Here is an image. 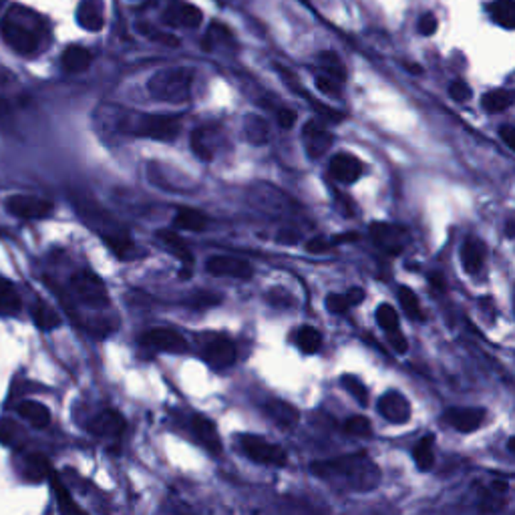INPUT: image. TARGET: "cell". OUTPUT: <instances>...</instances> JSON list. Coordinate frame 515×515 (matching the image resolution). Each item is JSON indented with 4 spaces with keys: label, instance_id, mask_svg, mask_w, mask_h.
<instances>
[{
    "label": "cell",
    "instance_id": "6da1fadb",
    "mask_svg": "<svg viewBox=\"0 0 515 515\" xmlns=\"http://www.w3.org/2000/svg\"><path fill=\"white\" fill-rule=\"evenodd\" d=\"M312 473L320 477H354L359 483L375 485L378 471L364 455H346L332 461L312 463Z\"/></svg>",
    "mask_w": 515,
    "mask_h": 515
},
{
    "label": "cell",
    "instance_id": "7a4b0ae2",
    "mask_svg": "<svg viewBox=\"0 0 515 515\" xmlns=\"http://www.w3.org/2000/svg\"><path fill=\"white\" fill-rule=\"evenodd\" d=\"M189 70H164L149 83V91L157 99L165 101H181L188 97L189 91Z\"/></svg>",
    "mask_w": 515,
    "mask_h": 515
},
{
    "label": "cell",
    "instance_id": "3957f363",
    "mask_svg": "<svg viewBox=\"0 0 515 515\" xmlns=\"http://www.w3.org/2000/svg\"><path fill=\"white\" fill-rule=\"evenodd\" d=\"M73 292L81 298L85 304L93 308H103L109 304V292H107L105 282L101 280L93 272H77L70 280Z\"/></svg>",
    "mask_w": 515,
    "mask_h": 515
},
{
    "label": "cell",
    "instance_id": "277c9868",
    "mask_svg": "<svg viewBox=\"0 0 515 515\" xmlns=\"http://www.w3.org/2000/svg\"><path fill=\"white\" fill-rule=\"evenodd\" d=\"M242 449L256 463H266V465L282 467L288 461L286 451L282 447L274 445V443H270V441L258 437V435H244L242 437Z\"/></svg>",
    "mask_w": 515,
    "mask_h": 515
},
{
    "label": "cell",
    "instance_id": "5b68a950",
    "mask_svg": "<svg viewBox=\"0 0 515 515\" xmlns=\"http://www.w3.org/2000/svg\"><path fill=\"white\" fill-rule=\"evenodd\" d=\"M181 129L176 115H143L137 123L135 133L157 141H174Z\"/></svg>",
    "mask_w": 515,
    "mask_h": 515
},
{
    "label": "cell",
    "instance_id": "8992f818",
    "mask_svg": "<svg viewBox=\"0 0 515 515\" xmlns=\"http://www.w3.org/2000/svg\"><path fill=\"white\" fill-rule=\"evenodd\" d=\"M6 210L23 220H43L53 213L55 206L48 199L35 196H12L6 199Z\"/></svg>",
    "mask_w": 515,
    "mask_h": 515
},
{
    "label": "cell",
    "instance_id": "52a82bcc",
    "mask_svg": "<svg viewBox=\"0 0 515 515\" xmlns=\"http://www.w3.org/2000/svg\"><path fill=\"white\" fill-rule=\"evenodd\" d=\"M0 33L4 36L6 45L14 48L16 53H21V55H31V53H35L36 48H38V36L31 28H26L24 24L4 21V23L0 24Z\"/></svg>",
    "mask_w": 515,
    "mask_h": 515
},
{
    "label": "cell",
    "instance_id": "ba28073f",
    "mask_svg": "<svg viewBox=\"0 0 515 515\" xmlns=\"http://www.w3.org/2000/svg\"><path fill=\"white\" fill-rule=\"evenodd\" d=\"M206 270L210 272L211 276L238 278V280H248L254 274V270L248 262L234 256H211L206 262Z\"/></svg>",
    "mask_w": 515,
    "mask_h": 515
},
{
    "label": "cell",
    "instance_id": "9c48e42d",
    "mask_svg": "<svg viewBox=\"0 0 515 515\" xmlns=\"http://www.w3.org/2000/svg\"><path fill=\"white\" fill-rule=\"evenodd\" d=\"M141 344L155 349V351L164 352H186L188 351V342L186 339L171 330V328H153L147 330L143 336H141Z\"/></svg>",
    "mask_w": 515,
    "mask_h": 515
},
{
    "label": "cell",
    "instance_id": "30bf717a",
    "mask_svg": "<svg viewBox=\"0 0 515 515\" xmlns=\"http://www.w3.org/2000/svg\"><path fill=\"white\" fill-rule=\"evenodd\" d=\"M371 235H373L376 246L383 248L388 254H398L405 246L407 230L400 228V225H391V223H373Z\"/></svg>",
    "mask_w": 515,
    "mask_h": 515
},
{
    "label": "cell",
    "instance_id": "8fae6325",
    "mask_svg": "<svg viewBox=\"0 0 515 515\" xmlns=\"http://www.w3.org/2000/svg\"><path fill=\"white\" fill-rule=\"evenodd\" d=\"M378 413L391 423H407L410 419V405L397 391H391L378 400Z\"/></svg>",
    "mask_w": 515,
    "mask_h": 515
},
{
    "label": "cell",
    "instance_id": "7c38bea8",
    "mask_svg": "<svg viewBox=\"0 0 515 515\" xmlns=\"http://www.w3.org/2000/svg\"><path fill=\"white\" fill-rule=\"evenodd\" d=\"M330 174L340 184H354L363 176V164L351 153H339L330 159Z\"/></svg>",
    "mask_w": 515,
    "mask_h": 515
},
{
    "label": "cell",
    "instance_id": "4fadbf2b",
    "mask_svg": "<svg viewBox=\"0 0 515 515\" xmlns=\"http://www.w3.org/2000/svg\"><path fill=\"white\" fill-rule=\"evenodd\" d=\"M203 359L216 371H223L235 363V346L228 339H216L203 351Z\"/></svg>",
    "mask_w": 515,
    "mask_h": 515
},
{
    "label": "cell",
    "instance_id": "5bb4252c",
    "mask_svg": "<svg viewBox=\"0 0 515 515\" xmlns=\"http://www.w3.org/2000/svg\"><path fill=\"white\" fill-rule=\"evenodd\" d=\"M304 145L310 157H320L330 149L332 135L322 125H318L317 121H310L304 127Z\"/></svg>",
    "mask_w": 515,
    "mask_h": 515
},
{
    "label": "cell",
    "instance_id": "9a60e30c",
    "mask_svg": "<svg viewBox=\"0 0 515 515\" xmlns=\"http://www.w3.org/2000/svg\"><path fill=\"white\" fill-rule=\"evenodd\" d=\"M447 421L455 427L461 433H471L477 431L483 421H485V410L483 409H451L447 413Z\"/></svg>",
    "mask_w": 515,
    "mask_h": 515
},
{
    "label": "cell",
    "instance_id": "2e32d148",
    "mask_svg": "<svg viewBox=\"0 0 515 515\" xmlns=\"http://www.w3.org/2000/svg\"><path fill=\"white\" fill-rule=\"evenodd\" d=\"M77 21L87 31H93V33L101 31L103 24H105L101 2L99 0H83L79 11H77Z\"/></svg>",
    "mask_w": 515,
    "mask_h": 515
},
{
    "label": "cell",
    "instance_id": "e0dca14e",
    "mask_svg": "<svg viewBox=\"0 0 515 515\" xmlns=\"http://www.w3.org/2000/svg\"><path fill=\"white\" fill-rule=\"evenodd\" d=\"M91 429L97 435H101V437H117V435L123 433L125 421H123V417L119 415L117 410H103L101 415L95 417Z\"/></svg>",
    "mask_w": 515,
    "mask_h": 515
},
{
    "label": "cell",
    "instance_id": "ac0fdd59",
    "mask_svg": "<svg viewBox=\"0 0 515 515\" xmlns=\"http://www.w3.org/2000/svg\"><path fill=\"white\" fill-rule=\"evenodd\" d=\"M193 433L198 435L199 441L208 447L211 453L220 455L222 443H220V437H218V429H216V425L208 417H203V415L193 417Z\"/></svg>",
    "mask_w": 515,
    "mask_h": 515
},
{
    "label": "cell",
    "instance_id": "d6986e66",
    "mask_svg": "<svg viewBox=\"0 0 515 515\" xmlns=\"http://www.w3.org/2000/svg\"><path fill=\"white\" fill-rule=\"evenodd\" d=\"M91 63H93V55L85 47H79V45L65 48L63 59H60V65H63V69L67 70V73H83V70L91 67Z\"/></svg>",
    "mask_w": 515,
    "mask_h": 515
},
{
    "label": "cell",
    "instance_id": "ffe728a7",
    "mask_svg": "<svg viewBox=\"0 0 515 515\" xmlns=\"http://www.w3.org/2000/svg\"><path fill=\"white\" fill-rule=\"evenodd\" d=\"M483 258H485V246L481 244L479 240H467L463 244L461 250V262H463V268L469 274H477L483 266Z\"/></svg>",
    "mask_w": 515,
    "mask_h": 515
},
{
    "label": "cell",
    "instance_id": "44dd1931",
    "mask_svg": "<svg viewBox=\"0 0 515 515\" xmlns=\"http://www.w3.org/2000/svg\"><path fill=\"white\" fill-rule=\"evenodd\" d=\"M159 240L164 242L167 250L174 254V256L184 264V266H188L191 268V264H193V256H191V252H189V248L186 246V242L176 234V232H169V230H159Z\"/></svg>",
    "mask_w": 515,
    "mask_h": 515
},
{
    "label": "cell",
    "instance_id": "7402d4cb",
    "mask_svg": "<svg viewBox=\"0 0 515 515\" xmlns=\"http://www.w3.org/2000/svg\"><path fill=\"white\" fill-rule=\"evenodd\" d=\"M266 413L284 429L294 427L298 423V410L294 409L290 403H286V400H270L268 405H266Z\"/></svg>",
    "mask_w": 515,
    "mask_h": 515
},
{
    "label": "cell",
    "instance_id": "603a6c76",
    "mask_svg": "<svg viewBox=\"0 0 515 515\" xmlns=\"http://www.w3.org/2000/svg\"><path fill=\"white\" fill-rule=\"evenodd\" d=\"M176 225L186 232H201L208 225V218L203 211L193 210V208H181L176 213Z\"/></svg>",
    "mask_w": 515,
    "mask_h": 515
},
{
    "label": "cell",
    "instance_id": "cb8c5ba5",
    "mask_svg": "<svg viewBox=\"0 0 515 515\" xmlns=\"http://www.w3.org/2000/svg\"><path fill=\"white\" fill-rule=\"evenodd\" d=\"M18 413H21L31 425H35L38 429L47 427L48 423H51V410H48L43 403H36V400H23V403L18 405Z\"/></svg>",
    "mask_w": 515,
    "mask_h": 515
},
{
    "label": "cell",
    "instance_id": "d4e9b609",
    "mask_svg": "<svg viewBox=\"0 0 515 515\" xmlns=\"http://www.w3.org/2000/svg\"><path fill=\"white\" fill-rule=\"evenodd\" d=\"M489 14L497 24L515 28V0H495L489 4Z\"/></svg>",
    "mask_w": 515,
    "mask_h": 515
},
{
    "label": "cell",
    "instance_id": "484cf974",
    "mask_svg": "<svg viewBox=\"0 0 515 515\" xmlns=\"http://www.w3.org/2000/svg\"><path fill=\"white\" fill-rule=\"evenodd\" d=\"M21 310V298L11 280L0 276V314H16Z\"/></svg>",
    "mask_w": 515,
    "mask_h": 515
},
{
    "label": "cell",
    "instance_id": "4316f807",
    "mask_svg": "<svg viewBox=\"0 0 515 515\" xmlns=\"http://www.w3.org/2000/svg\"><path fill=\"white\" fill-rule=\"evenodd\" d=\"M51 475H53V471H51L47 457L38 455V453L26 457V463H24V477L26 479L41 481L45 477H51Z\"/></svg>",
    "mask_w": 515,
    "mask_h": 515
},
{
    "label": "cell",
    "instance_id": "83f0119b",
    "mask_svg": "<svg viewBox=\"0 0 515 515\" xmlns=\"http://www.w3.org/2000/svg\"><path fill=\"white\" fill-rule=\"evenodd\" d=\"M33 320H35L36 326L41 328V330H45V332L55 330V328L60 324L59 314H57L51 306L45 304V302H36V304L33 306Z\"/></svg>",
    "mask_w": 515,
    "mask_h": 515
},
{
    "label": "cell",
    "instance_id": "f1b7e54d",
    "mask_svg": "<svg viewBox=\"0 0 515 515\" xmlns=\"http://www.w3.org/2000/svg\"><path fill=\"white\" fill-rule=\"evenodd\" d=\"M435 439L431 435H427V437H423L421 441L417 443L415 447V451H413V459H415V463H417V467L421 469V471H427V469H431L435 461Z\"/></svg>",
    "mask_w": 515,
    "mask_h": 515
},
{
    "label": "cell",
    "instance_id": "f546056e",
    "mask_svg": "<svg viewBox=\"0 0 515 515\" xmlns=\"http://www.w3.org/2000/svg\"><path fill=\"white\" fill-rule=\"evenodd\" d=\"M514 101V93H507L504 89H497V91H489V93L485 95L481 103H483V109H485L487 113H499V111H505Z\"/></svg>",
    "mask_w": 515,
    "mask_h": 515
},
{
    "label": "cell",
    "instance_id": "4dcf8cb0",
    "mask_svg": "<svg viewBox=\"0 0 515 515\" xmlns=\"http://www.w3.org/2000/svg\"><path fill=\"white\" fill-rule=\"evenodd\" d=\"M296 344L300 346V351L306 354H312L322 346V336L317 328L312 326H302L296 334Z\"/></svg>",
    "mask_w": 515,
    "mask_h": 515
},
{
    "label": "cell",
    "instance_id": "1f68e13d",
    "mask_svg": "<svg viewBox=\"0 0 515 515\" xmlns=\"http://www.w3.org/2000/svg\"><path fill=\"white\" fill-rule=\"evenodd\" d=\"M318 60H320L324 73H328V77L336 79L339 83L346 81V69H344L342 60H340L334 53H320Z\"/></svg>",
    "mask_w": 515,
    "mask_h": 515
},
{
    "label": "cell",
    "instance_id": "d6a6232c",
    "mask_svg": "<svg viewBox=\"0 0 515 515\" xmlns=\"http://www.w3.org/2000/svg\"><path fill=\"white\" fill-rule=\"evenodd\" d=\"M51 481H53V489L57 493V501H59V507L60 511H63V515H85L81 509H79V505L70 499V495L67 493V489L63 487V483H60L55 475H51Z\"/></svg>",
    "mask_w": 515,
    "mask_h": 515
},
{
    "label": "cell",
    "instance_id": "836d02e7",
    "mask_svg": "<svg viewBox=\"0 0 515 515\" xmlns=\"http://www.w3.org/2000/svg\"><path fill=\"white\" fill-rule=\"evenodd\" d=\"M376 322H378V326L383 328V330H386L388 334H391V332H397L398 330L397 310H395L391 304H381L378 306V310H376Z\"/></svg>",
    "mask_w": 515,
    "mask_h": 515
},
{
    "label": "cell",
    "instance_id": "e575fe53",
    "mask_svg": "<svg viewBox=\"0 0 515 515\" xmlns=\"http://www.w3.org/2000/svg\"><path fill=\"white\" fill-rule=\"evenodd\" d=\"M398 300H400V306H403V310L409 314L410 318H421V306H419V298L415 296V292L407 288V286H403L400 290H398Z\"/></svg>",
    "mask_w": 515,
    "mask_h": 515
},
{
    "label": "cell",
    "instance_id": "d590c367",
    "mask_svg": "<svg viewBox=\"0 0 515 515\" xmlns=\"http://www.w3.org/2000/svg\"><path fill=\"white\" fill-rule=\"evenodd\" d=\"M176 18L179 24H186V26H198L201 23V18H203V14L199 9L196 6H191V4H181L176 12Z\"/></svg>",
    "mask_w": 515,
    "mask_h": 515
},
{
    "label": "cell",
    "instance_id": "8d00e7d4",
    "mask_svg": "<svg viewBox=\"0 0 515 515\" xmlns=\"http://www.w3.org/2000/svg\"><path fill=\"white\" fill-rule=\"evenodd\" d=\"M342 385H344V388H346V391H349L352 397L356 398L361 405H366V403H368V391H366V386H364L356 376L351 375L342 376Z\"/></svg>",
    "mask_w": 515,
    "mask_h": 515
},
{
    "label": "cell",
    "instance_id": "74e56055",
    "mask_svg": "<svg viewBox=\"0 0 515 515\" xmlns=\"http://www.w3.org/2000/svg\"><path fill=\"white\" fill-rule=\"evenodd\" d=\"M344 431L351 435H356V437H366V435L373 433V425L366 417H351L349 421L344 423Z\"/></svg>",
    "mask_w": 515,
    "mask_h": 515
},
{
    "label": "cell",
    "instance_id": "f35d334b",
    "mask_svg": "<svg viewBox=\"0 0 515 515\" xmlns=\"http://www.w3.org/2000/svg\"><path fill=\"white\" fill-rule=\"evenodd\" d=\"M351 306L346 294H330L326 298V308L332 314H344Z\"/></svg>",
    "mask_w": 515,
    "mask_h": 515
},
{
    "label": "cell",
    "instance_id": "ab89813d",
    "mask_svg": "<svg viewBox=\"0 0 515 515\" xmlns=\"http://www.w3.org/2000/svg\"><path fill=\"white\" fill-rule=\"evenodd\" d=\"M449 95H451V99L457 101V103H465V101H469V97H471V89H469L467 83L453 81L449 85Z\"/></svg>",
    "mask_w": 515,
    "mask_h": 515
},
{
    "label": "cell",
    "instance_id": "60d3db41",
    "mask_svg": "<svg viewBox=\"0 0 515 515\" xmlns=\"http://www.w3.org/2000/svg\"><path fill=\"white\" fill-rule=\"evenodd\" d=\"M317 87L322 91V93L332 95V97H339L340 95V83L328 75H322V77H317Z\"/></svg>",
    "mask_w": 515,
    "mask_h": 515
},
{
    "label": "cell",
    "instance_id": "b9f144b4",
    "mask_svg": "<svg viewBox=\"0 0 515 515\" xmlns=\"http://www.w3.org/2000/svg\"><path fill=\"white\" fill-rule=\"evenodd\" d=\"M437 26H439V23H437V16L435 14H423L421 18H419V33H421L423 36H431L437 33Z\"/></svg>",
    "mask_w": 515,
    "mask_h": 515
},
{
    "label": "cell",
    "instance_id": "7bdbcfd3",
    "mask_svg": "<svg viewBox=\"0 0 515 515\" xmlns=\"http://www.w3.org/2000/svg\"><path fill=\"white\" fill-rule=\"evenodd\" d=\"M332 244H334V242H326V240H322V238H317V240H310V242L306 244V250L312 252V254H320V252L330 250Z\"/></svg>",
    "mask_w": 515,
    "mask_h": 515
},
{
    "label": "cell",
    "instance_id": "ee69618b",
    "mask_svg": "<svg viewBox=\"0 0 515 515\" xmlns=\"http://www.w3.org/2000/svg\"><path fill=\"white\" fill-rule=\"evenodd\" d=\"M294 121H296V113H294V111H290V109H282V111H278V123H280L284 129L292 127Z\"/></svg>",
    "mask_w": 515,
    "mask_h": 515
},
{
    "label": "cell",
    "instance_id": "f6af8a7d",
    "mask_svg": "<svg viewBox=\"0 0 515 515\" xmlns=\"http://www.w3.org/2000/svg\"><path fill=\"white\" fill-rule=\"evenodd\" d=\"M499 135H501V139L505 141V145L511 147L515 152V127H511V125H504V127L499 129Z\"/></svg>",
    "mask_w": 515,
    "mask_h": 515
},
{
    "label": "cell",
    "instance_id": "bcb514c9",
    "mask_svg": "<svg viewBox=\"0 0 515 515\" xmlns=\"http://www.w3.org/2000/svg\"><path fill=\"white\" fill-rule=\"evenodd\" d=\"M388 340H391V344L397 349V352H407V339H405L398 330L397 332H391V339Z\"/></svg>",
    "mask_w": 515,
    "mask_h": 515
},
{
    "label": "cell",
    "instance_id": "7dc6e473",
    "mask_svg": "<svg viewBox=\"0 0 515 515\" xmlns=\"http://www.w3.org/2000/svg\"><path fill=\"white\" fill-rule=\"evenodd\" d=\"M346 298H349V302H351L352 306L361 304L364 300V290L363 288H351V290L346 292Z\"/></svg>",
    "mask_w": 515,
    "mask_h": 515
},
{
    "label": "cell",
    "instance_id": "c3c4849f",
    "mask_svg": "<svg viewBox=\"0 0 515 515\" xmlns=\"http://www.w3.org/2000/svg\"><path fill=\"white\" fill-rule=\"evenodd\" d=\"M489 492L497 493V495H504L507 492V481H493L489 485Z\"/></svg>",
    "mask_w": 515,
    "mask_h": 515
},
{
    "label": "cell",
    "instance_id": "681fc988",
    "mask_svg": "<svg viewBox=\"0 0 515 515\" xmlns=\"http://www.w3.org/2000/svg\"><path fill=\"white\" fill-rule=\"evenodd\" d=\"M429 280H431V284L437 286L439 290H443V288H445V284H443V276H441V274H431V276H429Z\"/></svg>",
    "mask_w": 515,
    "mask_h": 515
},
{
    "label": "cell",
    "instance_id": "f907efd6",
    "mask_svg": "<svg viewBox=\"0 0 515 515\" xmlns=\"http://www.w3.org/2000/svg\"><path fill=\"white\" fill-rule=\"evenodd\" d=\"M356 238H359V235L354 234V232H349V234L334 238V244H340V242H352V240H356Z\"/></svg>",
    "mask_w": 515,
    "mask_h": 515
},
{
    "label": "cell",
    "instance_id": "816d5d0a",
    "mask_svg": "<svg viewBox=\"0 0 515 515\" xmlns=\"http://www.w3.org/2000/svg\"><path fill=\"white\" fill-rule=\"evenodd\" d=\"M505 232H507L509 238H515V218H511V220L507 222V225H505Z\"/></svg>",
    "mask_w": 515,
    "mask_h": 515
},
{
    "label": "cell",
    "instance_id": "f5cc1de1",
    "mask_svg": "<svg viewBox=\"0 0 515 515\" xmlns=\"http://www.w3.org/2000/svg\"><path fill=\"white\" fill-rule=\"evenodd\" d=\"M405 67H407V69H409L413 75H421V73H423L421 65H413V63H407Z\"/></svg>",
    "mask_w": 515,
    "mask_h": 515
},
{
    "label": "cell",
    "instance_id": "db71d44e",
    "mask_svg": "<svg viewBox=\"0 0 515 515\" xmlns=\"http://www.w3.org/2000/svg\"><path fill=\"white\" fill-rule=\"evenodd\" d=\"M507 447H509V451H511V453H514V455H515V437H514V439H509V443H507Z\"/></svg>",
    "mask_w": 515,
    "mask_h": 515
},
{
    "label": "cell",
    "instance_id": "11a10c76",
    "mask_svg": "<svg viewBox=\"0 0 515 515\" xmlns=\"http://www.w3.org/2000/svg\"><path fill=\"white\" fill-rule=\"evenodd\" d=\"M2 4H4V0H0V9H2Z\"/></svg>",
    "mask_w": 515,
    "mask_h": 515
}]
</instances>
